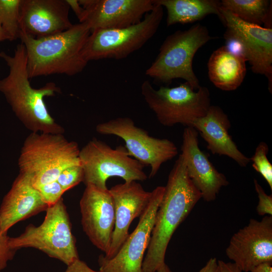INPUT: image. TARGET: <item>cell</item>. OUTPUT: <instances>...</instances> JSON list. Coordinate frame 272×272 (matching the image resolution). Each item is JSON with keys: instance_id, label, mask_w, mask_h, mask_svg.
<instances>
[{"instance_id": "4fadbf2b", "label": "cell", "mask_w": 272, "mask_h": 272, "mask_svg": "<svg viewBox=\"0 0 272 272\" xmlns=\"http://www.w3.org/2000/svg\"><path fill=\"white\" fill-rule=\"evenodd\" d=\"M226 254L242 272L272 261V216L251 219L231 237Z\"/></svg>"}, {"instance_id": "d4e9b609", "label": "cell", "mask_w": 272, "mask_h": 272, "mask_svg": "<svg viewBox=\"0 0 272 272\" xmlns=\"http://www.w3.org/2000/svg\"><path fill=\"white\" fill-rule=\"evenodd\" d=\"M268 152L267 145L261 142L258 145L250 160L252 162L253 169L260 174L272 190V165L267 157Z\"/></svg>"}, {"instance_id": "9a60e30c", "label": "cell", "mask_w": 272, "mask_h": 272, "mask_svg": "<svg viewBox=\"0 0 272 272\" xmlns=\"http://www.w3.org/2000/svg\"><path fill=\"white\" fill-rule=\"evenodd\" d=\"M83 230L92 244L106 254L115 225V209L108 188L86 185L80 201Z\"/></svg>"}, {"instance_id": "277c9868", "label": "cell", "mask_w": 272, "mask_h": 272, "mask_svg": "<svg viewBox=\"0 0 272 272\" xmlns=\"http://www.w3.org/2000/svg\"><path fill=\"white\" fill-rule=\"evenodd\" d=\"M78 144L62 134L31 132L25 140L18 159L20 173L37 188L56 181L65 169L81 165Z\"/></svg>"}, {"instance_id": "f546056e", "label": "cell", "mask_w": 272, "mask_h": 272, "mask_svg": "<svg viewBox=\"0 0 272 272\" xmlns=\"http://www.w3.org/2000/svg\"><path fill=\"white\" fill-rule=\"evenodd\" d=\"M63 272H100L91 268L84 261L80 258L75 260L67 265L66 270Z\"/></svg>"}, {"instance_id": "4316f807", "label": "cell", "mask_w": 272, "mask_h": 272, "mask_svg": "<svg viewBox=\"0 0 272 272\" xmlns=\"http://www.w3.org/2000/svg\"><path fill=\"white\" fill-rule=\"evenodd\" d=\"M48 207L55 204L65 192L57 181H54L36 188Z\"/></svg>"}, {"instance_id": "4dcf8cb0", "label": "cell", "mask_w": 272, "mask_h": 272, "mask_svg": "<svg viewBox=\"0 0 272 272\" xmlns=\"http://www.w3.org/2000/svg\"><path fill=\"white\" fill-rule=\"evenodd\" d=\"M215 272H242L234 263L218 260Z\"/></svg>"}, {"instance_id": "484cf974", "label": "cell", "mask_w": 272, "mask_h": 272, "mask_svg": "<svg viewBox=\"0 0 272 272\" xmlns=\"http://www.w3.org/2000/svg\"><path fill=\"white\" fill-rule=\"evenodd\" d=\"M84 172L81 165L69 167L63 170L56 181L65 191L83 182Z\"/></svg>"}, {"instance_id": "7c38bea8", "label": "cell", "mask_w": 272, "mask_h": 272, "mask_svg": "<svg viewBox=\"0 0 272 272\" xmlns=\"http://www.w3.org/2000/svg\"><path fill=\"white\" fill-rule=\"evenodd\" d=\"M219 19L226 27L224 38L234 39L240 44L252 71L267 77L271 93L272 29L245 22L221 6Z\"/></svg>"}, {"instance_id": "3957f363", "label": "cell", "mask_w": 272, "mask_h": 272, "mask_svg": "<svg viewBox=\"0 0 272 272\" xmlns=\"http://www.w3.org/2000/svg\"><path fill=\"white\" fill-rule=\"evenodd\" d=\"M90 33L85 23L39 38L21 32L20 39L26 50L29 78L53 74L71 76L82 72L88 62L82 56L81 50Z\"/></svg>"}, {"instance_id": "f1b7e54d", "label": "cell", "mask_w": 272, "mask_h": 272, "mask_svg": "<svg viewBox=\"0 0 272 272\" xmlns=\"http://www.w3.org/2000/svg\"><path fill=\"white\" fill-rule=\"evenodd\" d=\"M9 238L7 234L2 233L0 228V270L4 269L8 262L13 259L16 252L10 248Z\"/></svg>"}, {"instance_id": "7a4b0ae2", "label": "cell", "mask_w": 272, "mask_h": 272, "mask_svg": "<svg viewBox=\"0 0 272 272\" xmlns=\"http://www.w3.org/2000/svg\"><path fill=\"white\" fill-rule=\"evenodd\" d=\"M0 57L9 67L8 75L0 80V92L16 117L31 132L62 134L63 128L51 116L44 101L45 97L59 92V88L53 82L39 89L31 86L22 43L16 46L13 55L1 51Z\"/></svg>"}, {"instance_id": "ac0fdd59", "label": "cell", "mask_w": 272, "mask_h": 272, "mask_svg": "<svg viewBox=\"0 0 272 272\" xmlns=\"http://www.w3.org/2000/svg\"><path fill=\"white\" fill-rule=\"evenodd\" d=\"M198 132L191 126L184 128L181 148L187 174L207 202L214 201L221 189L228 185L226 176L219 172L198 146Z\"/></svg>"}, {"instance_id": "6da1fadb", "label": "cell", "mask_w": 272, "mask_h": 272, "mask_svg": "<svg viewBox=\"0 0 272 272\" xmlns=\"http://www.w3.org/2000/svg\"><path fill=\"white\" fill-rule=\"evenodd\" d=\"M164 187L143 260V272H157L165 263L167 248L172 235L201 198L187 174L181 154L170 171Z\"/></svg>"}, {"instance_id": "d6986e66", "label": "cell", "mask_w": 272, "mask_h": 272, "mask_svg": "<svg viewBox=\"0 0 272 272\" xmlns=\"http://www.w3.org/2000/svg\"><path fill=\"white\" fill-rule=\"evenodd\" d=\"M48 205L30 178L20 173L4 197L0 207V228L3 234L18 222L46 211Z\"/></svg>"}, {"instance_id": "d590c367", "label": "cell", "mask_w": 272, "mask_h": 272, "mask_svg": "<svg viewBox=\"0 0 272 272\" xmlns=\"http://www.w3.org/2000/svg\"><path fill=\"white\" fill-rule=\"evenodd\" d=\"M7 40V37L0 23V42Z\"/></svg>"}, {"instance_id": "e0dca14e", "label": "cell", "mask_w": 272, "mask_h": 272, "mask_svg": "<svg viewBox=\"0 0 272 272\" xmlns=\"http://www.w3.org/2000/svg\"><path fill=\"white\" fill-rule=\"evenodd\" d=\"M66 0H21V32L39 38L63 32L72 24Z\"/></svg>"}, {"instance_id": "1f68e13d", "label": "cell", "mask_w": 272, "mask_h": 272, "mask_svg": "<svg viewBox=\"0 0 272 272\" xmlns=\"http://www.w3.org/2000/svg\"><path fill=\"white\" fill-rule=\"evenodd\" d=\"M67 3L70 6V7L72 8L78 19L81 17L83 9L82 7L79 4L78 0H66Z\"/></svg>"}, {"instance_id": "83f0119b", "label": "cell", "mask_w": 272, "mask_h": 272, "mask_svg": "<svg viewBox=\"0 0 272 272\" xmlns=\"http://www.w3.org/2000/svg\"><path fill=\"white\" fill-rule=\"evenodd\" d=\"M255 191L257 194L258 202L256 212L260 216H272V196L267 194L256 179H254Z\"/></svg>"}, {"instance_id": "8992f818", "label": "cell", "mask_w": 272, "mask_h": 272, "mask_svg": "<svg viewBox=\"0 0 272 272\" xmlns=\"http://www.w3.org/2000/svg\"><path fill=\"white\" fill-rule=\"evenodd\" d=\"M9 244L15 251L22 248H36L66 265L79 258L76 240L62 198L47 208L40 225L29 224L19 236L10 237Z\"/></svg>"}, {"instance_id": "2e32d148", "label": "cell", "mask_w": 272, "mask_h": 272, "mask_svg": "<svg viewBox=\"0 0 272 272\" xmlns=\"http://www.w3.org/2000/svg\"><path fill=\"white\" fill-rule=\"evenodd\" d=\"M115 209V225L110 248L103 255L106 259L113 257L129 235L133 220L140 217L146 209L152 192L146 191L136 181L124 182L110 188Z\"/></svg>"}, {"instance_id": "52a82bcc", "label": "cell", "mask_w": 272, "mask_h": 272, "mask_svg": "<svg viewBox=\"0 0 272 272\" xmlns=\"http://www.w3.org/2000/svg\"><path fill=\"white\" fill-rule=\"evenodd\" d=\"M141 94L158 121L166 126L181 124L191 126L196 118L205 116L211 106L208 88L194 90L187 82L169 88L155 89L149 80L144 81Z\"/></svg>"}, {"instance_id": "9c48e42d", "label": "cell", "mask_w": 272, "mask_h": 272, "mask_svg": "<svg viewBox=\"0 0 272 272\" xmlns=\"http://www.w3.org/2000/svg\"><path fill=\"white\" fill-rule=\"evenodd\" d=\"M80 164L84 172L83 182L106 189L110 177H118L124 182L146 180L144 167L132 158L125 147L115 149L96 138L90 140L79 152Z\"/></svg>"}, {"instance_id": "836d02e7", "label": "cell", "mask_w": 272, "mask_h": 272, "mask_svg": "<svg viewBox=\"0 0 272 272\" xmlns=\"http://www.w3.org/2000/svg\"><path fill=\"white\" fill-rule=\"evenodd\" d=\"M248 272H272V261L262 263Z\"/></svg>"}, {"instance_id": "44dd1931", "label": "cell", "mask_w": 272, "mask_h": 272, "mask_svg": "<svg viewBox=\"0 0 272 272\" xmlns=\"http://www.w3.org/2000/svg\"><path fill=\"white\" fill-rule=\"evenodd\" d=\"M246 59L222 46L215 50L208 63L209 79L217 88L231 91L242 83L246 74Z\"/></svg>"}, {"instance_id": "e575fe53", "label": "cell", "mask_w": 272, "mask_h": 272, "mask_svg": "<svg viewBox=\"0 0 272 272\" xmlns=\"http://www.w3.org/2000/svg\"><path fill=\"white\" fill-rule=\"evenodd\" d=\"M157 272H173L170 267L165 263L157 271Z\"/></svg>"}, {"instance_id": "5b68a950", "label": "cell", "mask_w": 272, "mask_h": 272, "mask_svg": "<svg viewBox=\"0 0 272 272\" xmlns=\"http://www.w3.org/2000/svg\"><path fill=\"white\" fill-rule=\"evenodd\" d=\"M213 39L207 28L198 23L187 30L176 31L166 38L146 75L167 84L174 79H182L197 90L200 86L192 69L193 59L197 50Z\"/></svg>"}, {"instance_id": "30bf717a", "label": "cell", "mask_w": 272, "mask_h": 272, "mask_svg": "<svg viewBox=\"0 0 272 272\" xmlns=\"http://www.w3.org/2000/svg\"><path fill=\"white\" fill-rule=\"evenodd\" d=\"M96 130L100 134L114 135L122 139L131 157L144 166H150V178L156 175L163 163L178 154L174 143L167 139L151 136L147 131L135 125L129 117H117L100 123L96 125Z\"/></svg>"}, {"instance_id": "ba28073f", "label": "cell", "mask_w": 272, "mask_h": 272, "mask_svg": "<svg viewBox=\"0 0 272 272\" xmlns=\"http://www.w3.org/2000/svg\"><path fill=\"white\" fill-rule=\"evenodd\" d=\"M153 9L138 23L122 28L91 32L81 50L88 62L102 59H121L142 48L156 33L163 8L155 2Z\"/></svg>"}, {"instance_id": "ffe728a7", "label": "cell", "mask_w": 272, "mask_h": 272, "mask_svg": "<svg viewBox=\"0 0 272 272\" xmlns=\"http://www.w3.org/2000/svg\"><path fill=\"white\" fill-rule=\"evenodd\" d=\"M207 143V149L213 154L224 155L246 167L250 158L238 148L228 133L231 123L228 116L219 106L211 105L207 114L195 119L191 126Z\"/></svg>"}, {"instance_id": "5bb4252c", "label": "cell", "mask_w": 272, "mask_h": 272, "mask_svg": "<svg viewBox=\"0 0 272 272\" xmlns=\"http://www.w3.org/2000/svg\"><path fill=\"white\" fill-rule=\"evenodd\" d=\"M83 11L79 19L90 32L119 29L141 22L155 6L154 0H79Z\"/></svg>"}, {"instance_id": "cb8c5ba5", "label": "cell", "mask_w": 272, "mask_h": 272, "mask_svg": "<svg viewBox=\"0 0 272 272\" xmlns=\"http://www.w3.org/2000/svg\"><path fill=\"white\" fill-rule=\"evenodd\" d=\"M21 0H0V23L7 40L20 39V7Z\"/></svg>"}, {"instance_id": "7402d4cb", "label": "cell", "mask_w": 272, "mask_h": 272, "mask_svg": "<svg viewBox=\"0 0 272 272\" xmlns=\"http://www.w3.org/2000/svg\"><path fill=\"white\" fill-rule=\"evenodd\" d=\"M167 10V26L185 24L202 19L210 14L220 18L221 2L217 0H155Z\"/></svg>"}, {"instance_id": "8fae6325", "label": "cell", "mask_w": 272, "mask_h": 272, "mask_svg": "<svg viewBox=\"0 0 272 272\" xmlns=\"http://www.w3.org/2000/svg\"><path fill=\"white\" fill-rule=\"evenodd\" d=\"M164 190V186H159L151 191L150 201L140 217L137 227L129 234L116 254L110 259L105 258L103 255L99 256L100 272H143L144 255Z\"/></svg>"}, {"instance_id": "603a6c76", "label": "cell", "mask_w": 272, "mask_h": 272, "mask_svg": "<svg viewBox=\"0 0 272 272\" xmlns=\"http://www.w3.org/2000/svg\"><path fill=\"white\" fill-rule=\"evenodd\" d=\"M221 7L240 20L271 28V1L269 0H222Z\"/></svg>"}, {"instance_id": "d6a6232c", "label": "cell", "mask_w": 272, "mask_h": 272, "mask_svg": "<svg viewBox=\"0 0 272 272\" xmlns=\"http://www.w3.org/2000/svg\"><path fill=\"white\" fill-rule=\"evenodd\" d=\"M218 260L216 258H211L206 265L198 272H215L217 267Z\"/></svg>"}]
</instances>
